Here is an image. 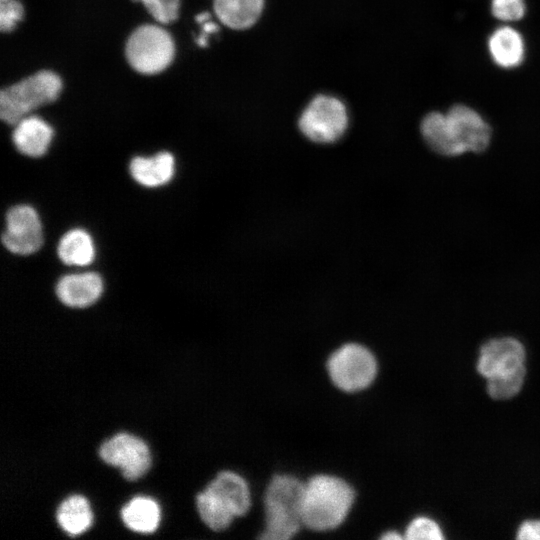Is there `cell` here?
<instances>
[{"label": "cell", "mask_w": 540, "mask_h": 540, "mask_svg": "<svg viewBox=\"0 0 540 540\" xmlns=\"http://www.w3.org/2000/svg\"><path fill=\"white\" fill-rule=\"evenodd\" d=\"M354 486L342 476L316 473L305 480L302 500L303 527L312 532H330L342 526L356 502Z\"/></svg>", "instance_id": "obj_1"}, {"label": "cell", "mask_w": 540, "mask_h": 540, "mask_svg": "<svg viewBox=\"0 0 540 540\" xmlns=\"http://www.w3.org/2000/svg\"><path fill=\"white\" fill-rule=\"evenodd\" d=\"M305 480L288 472L269 477L263 491V526L257 538L290 540L303 527L302 500Z\"/></svg>", "instance_id": "obj_2"}, {"label": "cell", "mask_w": 540, "mask_h": 540, "mask_svg": "<svg viewBox=\"0 0 540 540\" xmlns=\"http://www.w3.org/2000/svg\"><path fill=\"white\" fill-rule=\"evenodd\" d=\"M325 369L331 384L340 392L354 395L368 390L379 374L375 353L358 342H347L334 349Z\"/></svg>", "instance_id": "obj_3"}, {"label": "cell", "mask_w": 540, "mask_h": 540, "mask_svg": "<svg viewBox=\"0 0 540 540\" xmlns=\"http://www.w3.org/2000/svg\"><path fill=\"white\" fill-rule=\"evenodd\" d=\"M62 89L60 77L48 70L39 71L0 92L1 119L15 125L40 106L57 99Z\"/></svg>", "instance_id": "obj_4"}, {"label": "cell", "mask_w": 540, "mask_h": 540, "mask_svg": "<svg viewBox=\"0 0 540 540\" xmlns=\"http://www.w3.org/2000/svg\"><path fill=\"white\" fill-rule=\"evenodd\" d=\"M174 42L160 26L143 25L129 37L126 57L131 67L142 74H156L169 66L174 57Z\"/></svg>", "instance_id": "obj_5"}, {"label": "cell", "mask_w": 540, "mask_h": 540, "mask_svg": "<svg viewBox=\"0 0 540 540\" xmlns=\"http://www.w3.org/2000/svg\"><path fill=\"white\" fill-rule=\"evenodd\" d=\"M348 124L347 111L337 98L318 95L305 108L299 119L301 132L310 140L330 143L339 139Z\"/></svg>", "instance_id": "obj_6"}, {"label": "cell", "mask_w": 540, "mask_h": 540, "mask_svg": "<svg viewBox=\"0 0 540 540\" xmlns=\"http://www.w3.org/2000/svg\"><path fill=\"white\" fill-rule=\"evenodd\" d=\"M98 456L107 465L119 468L127 481L142 477L149 470L152 460L144 440L126 432H119L102 442Z\"/></svg>", "instance_id": "obj_7"}, {"label": "cell", "mask_w": 540, "mask_h": 540, "mask_svg": "<svg viewBox=\"0 0 540 540\" xmlns=\"http://www.w3.org/2000/svg\"><path fill=\"white\" fill-rule=\"evenodd\" d=\"M3 245L12 253L30 255L43 244L42 226L38 213L29 205H17L6 214Z\"/></svg>", "instance_id": "obj_8"}, {"label": "cell", "mask_w": 540, "mask_h": 540, "mask_svg": "<svg viewBox=\"0 0 540 540\" xmlns=\"http://www.w3.org/2000/svg\"><path fill=\"white\" fill-rule=\"evenodd\" d=\"M453 140L459 155L484 151L491 139L488 123L474 109L456 104L446 113Z\"/></svg>", "instance_id": "obj_9"}, {"label": "cell", "mask_w": 540, "mask_h": 540, "mask_svg": "<svg viewBox=\"0 0 540 540\" xmlns=\"http://www.w3.org/2000/svg\"><path fill=\"white\" fill-rule=\"evenodd\" d=\"M525 349L515 338L492 339L480 349L477 370L486 379L503 376L523 367Z\"/></svg>", "instance_id": "obj_10"}, {"label": "cell", "mask_w": 540, "mask_h": 540, "mask_svg": "<svg viewBox=\"0 0 540 540\" xmlns=\"http://www.w3.org/2000/svg\"><path fill=\"white\" fill-rule=\"evenodd\" d=\"M233 514L235 518L246 516L252 507V491L246 477L224 469L219 471L205 486Z\"/></svg>", "instance_id": "obj_11"}, {"label": "cell", "mask_w": 540, "mask_h": 540, "mask_svg": "<svg viewBox=\"0 0 540 540\" xmlns=\"http://www.w3.org/2000/svg\"><path fill=\"white\" fill-rule=\"evenodd\" d=\"M103 292V280L95 272L68 274L56 285L58 299L66 306L84 308L95 303Z\"/></svg>", "instance_id": "obj_12"}, {"label": "cell", "mask_w": 540, "mask_h": 540, "mask_svg": "<svg viewBox=\"0 0 540 540\" xmlns=\"http://www.w3.org/2000/svg\"><path fill=\"white\" fill-rule=\"evenodd\" d=\"M53 130L36 116H27L15 124L12 139L15 147L29 157L44 155L52 141Z\"/></svg>", "instance_id": "obj_13"}, {"label": "cell", "mask_w": 540, "mask_h": 540, "mask_svg": "<svg viewBox=\"0 0 540 540\" xmlns=\"http://www.w3.org/2000/svg\"><path fill=\"white\" fill-rule=\"evenodd\" d=\"M133 179L146 187L167 184L175 173V159L169 152H160L151 157H135L129 166Z\"/></svg>", "instance_id": "obj_14"}, {"label": "cell", "mask_w": 540, "mask_h": 540, "mask_svg": "<svg viewBox=\"0 0 540 540\" xmlns=\"http://www.w3.org/2000/svg\"><path fill=\"white\" fill-rule=\"evenodd\" d=\"M488 50L495 64L502 68H514L523 61L524 41L517 30L503 26L490 35Z\"/></svg>", "instance_id": "obj_15"}, {"label": "cell", "mask_w": 540, "mask_h": 540, "mask_svg": "<svg viewBox=\"0 0 540 540\" xmlns=\"http://www.w3.org/2000/svg\"><path fill=\"white\" fill-rule=\"evenodd\" d=\"M123 524L131 531L141 534L154 532L160 523V507L147 496H135L120 510Z\"/></svg>", "instance_id": "obj_16"}, {"label": "cell", "mask_w": 540, "mask_h": 540, "mask_svg": "<svg viewBox=\"0 0 540 540\" xmlns=\"http://www.w3.org/2000/svg\"><path fill=\"white\" fill-rule=\"evenodd\" d=\"M56 522L68 535L75 536L88 529L92 522V512L88 501L79 494L62 500L56 509Z\"/></svg>", "instance_id": "obj_17"}, {"label": "cell", "mask_w": 540, "mask_h": 540, "mask_svg": "<svg viewBox=\"0 0 540 540\" xmlns=\"http://www.w3.org/2000/svg\"><path fill=\"white\" fill-rule=\"evenodd\" d=\"M262 8L263 0H214L217 17L233 29H245L253 25Z\"/></svg>", "instance_id": "obj_18"}, {"label": "cell", "mask_w": 540, "mask_h": 540, "mask_svg": "<svg viewBox=\"0 0 540 540\" xmlns=\"http://www.w3.org/2000/svg\"><path fill=\"white\" fill-rule=\"evenodd\" d=\"M60 260L66 265L87 266L95 258L94 242L84 229L76 228L65 233L57 247Z\"/></svg>", "instance_id": "obj_19"}, {"label": "cell", "mask_w": 540, "mask_h": 540, "mask_svg": "<svg viewBox=\"0 0 540 540\" xmlns=\"http://www.w3.org/2000/svg\"><path fill=\"white\" fill-rule=\"evenodd\" d=\"M420 129L425 142L436 153L444 156L459 155L446 114L428 113L423 118Z\"/></svg>", "instance_id": "obj_20"}, {"label": "cell", "mask_w": 540, "mask_h": 540, "mask_svg": "<svg viewBox=\"0 0 540 540\" xmlns=\"http://www.w3.org/2000/svg\"><path fill=\"white\" fill-rule=\"evenodd\" d=\"M195 507L203 524L214 532L226 530L236 519L223 503L205 487L197 493Z\"/></svg>", "instance_id": "obj_21"}, {"label": "cell", "mask_w": 540, "mask_h": 540, "mask_svg": "<svg viewBox=\"0 0 540 540\" xmlns=\"http://www.w3.org/2000/svg\"><path fill=\"white\" fill-rule=\"evenodd\" d=\"M525 367L503 375L487 379V391L497 400L509 399L515 396L521 389L525 378Z\"/></svg>", "instance_id": "obj_22"}, {"label": "cell", "mask_w": 540, "mask_h": 540, "mask_svg": "<svg viewBox=\"0 0 540 540\" xmlns=\"http://www.w3.org/2000/svg\"><path fill=\"white\" fill-rule=\"evenodd\" d=\"M407 540H441L443 534L439 525L429 517L418 516L407 524L404 531Z\"/></svg>", "instance_id": "obj_23"}, {"label": "cell", "mask_w": 540, "mask_h": 540, "mask_svg": "<svg viewBox=\"0 0 540 540\" xmlns=\"http://www.w3.org/2000/svg\"><path fill=\"white\" fill-rule=\"evenodd\" d=\"M141 2L160 23L168 24L177 19L179 0H133Z\"/></svg>", "instance_id": "obj_24"}, {"label": "cell", "mask_w": 540, "mask_h": 540, "mask_svg": "<svg viewBox=\"0 0 540 540\" xmlns=\"http://www.w3.org/2000/svg\"><path fill=\"white\" fill-rule=\"evenodd\" d=\"M493 16L502 21L520 20L525 12L524 0H491Z\"/></svg>", "instance_id": "obj_25"}, {"label": "cell", "mask_w": 540, "mask_h": 540, "mask_svg": "<svg viewBox=\"0 0 540 540\" xmlns=\"http://www.w3.org/2000/svg\"><path fill=\"white\" fill-rule=\"evenodd\" d=\"M23 6L17 0H0V28L3 32L12 31L23 17Z\"/></svg>", "instance_id": "obj_26"}, {"label": "cell", "mask_w": 540, "mask_h": 540, "mask_svg": "<svg viewBox=\"0 0 540 540\" xmlns=\"http://www.w3.org/2000/svg\"><path fill=\"white\" fill-rule=\"evenodd\" d=\"M517 539L540 540V520L525 521L518 529Z\"/></svg>", "instance_id": "obj_27"}, {"label": "cell", "mask_w": 540, "mask_h": 540, "mask_svg": "<svg viewBox=\"0 0 540 540\" xmlns=\"http://www.w3.org/2000/svg\"><path fill=\"white\" fill-rule=\"evenodd\" d=\"M379 539L380 540H401V539H404V535H402L397 530L389 529V530H385L381 532Z\"/></svg>", "instance_id": "obj_28"}]
</instances>
